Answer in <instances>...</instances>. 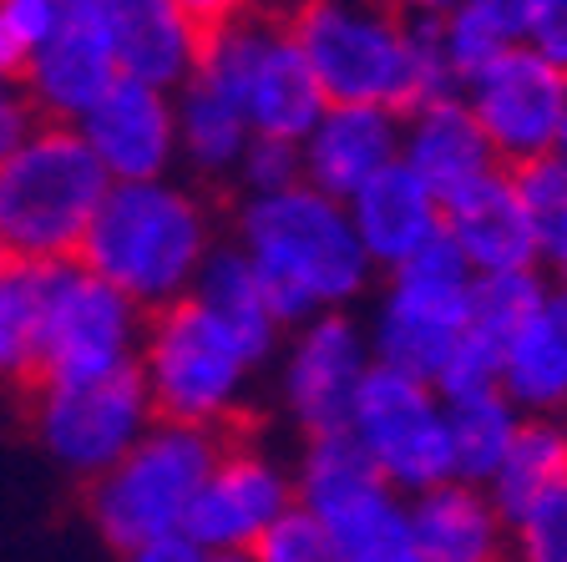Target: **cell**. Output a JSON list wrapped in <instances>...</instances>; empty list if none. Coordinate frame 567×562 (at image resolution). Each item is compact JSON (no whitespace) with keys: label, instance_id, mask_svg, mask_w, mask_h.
I'll use <instances>...</instances> for the list:
<instances>
[{"label":"cell","instance_id":"1","mask_svg":"<svg viewBox=\"0 0 567 562\" xmlns=\"http://www.w3.org/2000/svg\"><path fill=\"white\" fill-rule=\"evenodd\" d=\"M238 254L254 264L279 325L340 315V305H350L375 269L344 203L309 183L274 198H248L238 213Z\"/></svg>","mask_w":567,"mask_h":562},{"label":"cell","instance_id":"2","mask_svg":"<svg viewBox=\"0 0 567 562\" xmlns=\"http://www.w3.org/2000/svg\"><path fill=\"white\" fill-rule=\"evenodd\" d=\"M208 254V213L163 177V183L106 187L76 264L127 294L137 309H167L193 294Z\"/></svg>","mask_w":567,"mask_h":562},{"label":"cell","instance_id":"3","mask_svg":"<svg viewBox=\"0 0 567 562\" xmlns=\"http://www.w3.org/2000/svg\"><path fill=\"white\" fill-rule=\"evenodd\" d=\"M198 82L228 96L244 112L254 137L295 142V147L330 106L289 21H269V16L238 11V6H208Z\"/></svg>","mask_w":567,"mask_h":562},{"label":"cell","instance_id":"4","mask_svg":"<svg viewBox=\"0 0 567 562\" xmlns=\"http://www.w3.org/2000/svg\"><path fill=\"white\" fill-rule=\"evenodd\" d=\"M106 173L86 153L76 127L41 122L16 157L0 163V244L16 264H66L82 254Z\"/></svg>","mask_w":567,"mask_h":562},{"label":"cell","instance_id":"5","mask_svg":"<svg viewBox=\"0 0 567 562\" xmlns=\"http://www.w3.org/2000/svg\"><path fill=\"white\" fill-rule=\"evenodd\" d=\"M324 102L334 106H380L411 117L421 106V82L411 67L401 11L319 0L289 21Z\"/></svg>","mask_w":567,"mask_h":562},{"label":"cell","instance_id":"6","mask_svg":"<svg viewBox=\"0 0 567 562\" xmlns=\"http://www.w3.org/2000/svg\"><path fill=\"white\" fill-rule=\"evenodd\" d=\"M218 457H224L218 431L157 421L92 487V517L102 528V538L122 552L157 538H177L188 528V512L198 502L208 471L218 467Z\"/></svg>","mask_w":567,"mask_h":562},{"label":"cell","instance_id":"7","mask_svg":"<svg viewBox=\"0 0 567 562\" xmlns=\"http://www.w3.org/2000/svg\"><path fill=\"white\" fill-rule=\"evenodd\" d=\"M137 375L163 426L218 431V421L238 410L248 360L208 309L177 299L147 319Z\"/></svg>","mask_w":567,"mask_h":562},{"label":"cell","instance_id":"8","mask_svg":"<svg viewBox=\"0 0 567 562\" xmlns=\"http://www.w3.org/2000/svg\"><path fill=\"white\" fill-rule=\"evenodd\" d=\"M295 492L299 507L319 517L334 562H421L405 497L375 477L350 431L309 436Z\"/></svg>","mask_w":567,"mask_h":562},{"label":"cell","instance_id":"9","mask_svg":"<svg viewBox=\"0 0 567 562\" xmlns=\"http://www.w3.org/2000/svg\"><path fill=\"white\" fill-rule=\"evenodd\" d=\"M472 284L476 274L461 264L446 234L431 248H421L411 264H401L390 274V294L380 305L375 335H370L375 365L436 386L466 335V319H472Z\"/></svg>","mask_w":567,"mask_h":562},{"label":"cell","instance_id":"10","mask_svg":"<svg viewBox=\"0 0 567 562\" xmlns=\"http://www.w3.org/2000/svg\"><path fill=\"white\" fill-rule=\"evenodd\" d=\"M142 335H147V319L127 294L102 284L76 258L51 264L35 380L41 386H92V380L137 370Z\"/></svg>","mask_w":567,"mask_h":562},{"label":"cell","instance_id":"11","mask_svg":"<svg viewBox=\"0 0 567 562\" xmlns=\"http://www.w3.org/2000/svg\"><path fill=\"white\" fill-rule=\"evenodd\" d=\"M344 431L354 436V446L365 451V461L390 492L421 497L441 481H451L446 400L425 380L370 365Z\"/></svg>","mask_w":567,"mask_h":562},{"label":"cell","instance_id":"12","mask_svg":"<svg viewBox=\"0 0 567 562\" xmlns=\"http://www.w3.org/2000/svg\"><path fill=\"white\" fill-rule=\"evenodd\" d=\"M157 426L147 386L137 370H122L92 386H41L35 431L61 467L102 481L132 446Z\"/></svg>","mask_w":567,"mask_h":562},{"label":"cell","instance_id":"13","mask_svg":"<svg viewBox=\"0 0 567 562\" xmlns=\"http://www.w3.org/2000/svg\"><path fill=\"white\" fill-rule=\"evenodd\" d=\"M466 86V112L476 117L496 163L527 167L537 157H553V142L567 117V76L537 61L527 47L507 51L486 71H476Z\"/></svg>","mask_w":567,"mask_h":562},{"label":"cell","instance_id":"14","mask_svg":"<svg viewBox=\"0 0 567 562\" xmlns=\"http://www.w3.org/2000/svg\"><path fill=\"white\" fill-rule=\"evenodd\" d=\"M117 82L122 76L102 25V0H66V25L41 51H31L21 71L25 102L51 127H76Z\"/></svg>","mask_w":567,"mask_h":562},{"label":"cell","instance_id":"15","mask_svg":"<svg viewBox=\"0 0 567 562\" xmlns=\"http://www.w3.org/2000/svg\"><path fill=\"white\" fill-rule=\"evenodd\" d=\"M370 365H375L370 340L350 315L305 319L289 345V365H284V400L295 410V421L309 436L344 431Z\"/></svg>","mask_w":567,"mask_h":562},{"label":"cell","instance_id":"16","mask_svg":"<svg viewBox=\"0 0 567 562\" xmlns=\"http://www.w3.org/2000/svg\"><path fill=\"white\" fill-rule=\"evenodd\" d=\"M295 502L299 492L295 481L284 477V467H274L259 451L224 446V457L208 471L198 502H193L183 538L203 552H248Z\"/></svg>","mask_w":567,"mask_h":562},{"label":"cell","instance_id":"17","mask_svg":"<svg viewBox=\"0 0 567 562\" xmlns=\"http://www.w3.org/2000/svg\"><path fill=\"white\" fill-rule=\"evenodd\" d=\"M203 21L208 6H188V0H102L117 76L153 92H173V86L183 92L198 76Z\"/></svg>","mask_w":567,"mask_h":562},{"label":"cell","instance_id":"18","mask_svg":"<svg viewBox=\"0 0 567 562\" xmlns=\"http://www.w3.org/2000/svg\"><path fill=\"white\" fill-rule=\"evenodd\" d=\"M76 137L106 173V183H163L177 157V117L167 92L117 82L76 122Z\"/></svg>","mask_w":567,"mask_h":562},{"label":"cell","instance_id":"19","mask_svg":"<svg viewBox=\"0 0 567 562\" xmlns=\"http://www.w3.org/2000/svg\"><path fill=\"white\" fill-rule=\"evenodd\" d=\"M305 183L334 203H350L365 183L401 163V117L380 106H324L299 142Z\"/></svg>","mask_w":567,"mask_h":562},{"label":"cell","instance_id":"20","mask_svg":"<svg viewBox=\"0 0 567 562\" xmlns=\"http://www.w3.org/2000/svg\"><path fill=\"white\" fill-rule=\"evenodd\" d=\"M446 244L476 279L537 269V228H532V213L512 173L496 167L492 177L446 203Z\"/></svg>","mask_w":567,"mask_h":562},{"label":"cell","instance_id":"21","mask_svg":"<svg viewBox=\"0 0 567 562\" xmlns=\"http://www.w3.org/2000/svg\"><path fill=\"white\" fill-rule=\"evenodd\" d=\"M354 223V238L365 248L370 264H385V269H401L411 264L421 248H431L446 234V208L421 177L405 163L385 167L375 183H365L344 203Z\"/></svg>","mask_w":567,"mask_h":562},{"label":"cell","instance_id":"22","mask_svg":"<svg viewBox=\"0 0 567 562\" xmlns=\"http://www.w3.org/2000/svg\"><path fill=\"white\" fill-rule=\"evenodd\" d=\"M401 163L436 193L441 208L502 167L461 96H441L401 117Z\"/></svg>","mask_w":567,"mask_h":562},{"label":"cell","instance_id":"23","mask_svg":"<svg viewBox=\"0 0 567 562\" xmlns=\"http://www.w3.org/2000/svg\"><path fill=\"white\" fill-rule=\"evenodd\" d=\"M421 562H496L507 548V517L496 512L486 487L441 481L405 502Z\"/></svg>","mask_w":567,"mask_h":562},{"label":"cell","instance_id":"24","mask_svg":"<svg viewBox=\"0 0 567 562\" xmlns=\"http://www.w3.org/2000/svg\"><path fill=\"white\" fill-rule=\"evenodd\" d=\"M188 299L203 305L218 325L228 329V340L244 350L248 365H259L264 355L274 350V340H279V329H284L279 319H274L269 294H264L254 264H248L238 248H213Z\"/></svg>","mask_w":567,"mask_h":562},{"label":"cell","instance_id":"25","mask_svg":"<svg viewBox=\"0 0 567 562\" xmlns=\"http://www.w3.org/2000/svg\"><path fill=\"white\" fill-rule=\"evenodd\" d=\"M496 390L522 416H553L557 406H567V325L547 305L502 345Z\"/></svg>","mask_w":567,"mask_h":562},{"label":"cell","instance_id":"26","mask_svg":"<svg viewBox=\"0 0 567 562\" xmlns=\"http://www.w3.org/2000/svg\"><path fill=\"white\" fill-rule=\"evenodd\" d=\"M522 416L502 390H472V396L446 400V436H451V481L466 487H486L502 467V457L512 451L522 431Z\"/></svg>","mask_w":567,"mask_h":562},{"label":"cell","instance_id":"27","mask_svg":"<svg viewBox=\"0 0 567 562\" xmlns=\"http://www.w3.org/2000/svg\"><path fill=\"white\" fill-rule=\"evenodd\" d=\"M563 481H567V431L553 416H527L512 451L496 467V477L486 481V497L512 522V517H522L532 502H543Z\"/></svg>","mask_w":567,"mask_h":562},{"label":"cell","instance_id":"28","mask_svg":"<svg viewBox=\"0 0 567 562\" xmlns=\"http://www.w3.org/2000/svg\"><path fill=\"white\" fill-rule=\"evenodd\" d=\"M177 117V153L188 157L198 173H228V167L244 163V147L254 142L244 112H238L228 96H218L213 86H203L193 76L173 102Z\"/></svg>","mask_w":567,"mask_h":562},{"label":"cell","instance_id":"29","mask_svg":"<svg viewBox=\"0 0 567 562\" xmlns=\"http://www.w3.org/2000/svg\"><path fill=\"white\" fill-rule=\"evenodd\" d=\"M522 25H527V0H461V6H441V35H446L456 86L472 82L476 71H486L507 51H517Z\"/></svg>","mask_w":567,"mask_h":562},{"label":"cell","instance_id":"30","mask_svg":"<svg viewBox=\"0 0 567 562\" xmlns=\"http://www.w3.org/2000/svg\"><path fill=\"white\" fill-rule=\"evenodd\" d=\"M47 289H51V264H11L0 274V375L35 380Z\"/></svg>","mask_w":567,"mask_h":562},{"label":"cell","instance_id":"31","mask_svg":"<svg viewBox=\"0 0 567 562\" xmlns=\"http://www.w3.org/2000/svg\"><path fill=\"white\" fill-rule=\"evenodd\" d=\"M512 183L537 228V269L547 264L557 279H567V167L557 157H537L527 167H512Z\"/></svg>","mask_w":567,"mask_h":562},{"label":"cell","instance_id":"32","mask_svg":"<svg viewBox=\"0 0 567 562\" xmlns=\"http://www.w3.org/2000/svg\"><path fill=\"white\" fill-rule=\"evenodd\" d=\"M543 305H547V284H543V274L537 269L532 274H496V279H476L472 284V319H466V329H472L482 345H492V350L502 355V345H507Z\"/></svg>","mask_w":567,"mask_h":562},{"label":"cell","instance_id":"33","mask_svg":"<svg viewBox=\"0 0 567 562\" xmlns=\"http://www.w3.org/2000/svg\"><path fill=\"white\" fill-rule=\"evenodd\" d=\"M401 25H405V47H411L415 82H421V106L441 102V96H456V71H451L446 35H441V6L401 11Z\"/></svg>","mask_w":567,"mask_h":562},{"label":"cell","instance_id":"34","mask_svg":"<svg viewBox=\"0 0 567 562\" xmlns=\"http://www.w3.org/2000/svg\"><path fill=\"white\" fill-rule=\"evenodd\" d=\"M522 562H567V481L553 487L543 502H532L522 517H512Z\"/></svg>","mask_w":567,"mask_h":562},{"label":"cell","instance_id":"35","mask_svg":"<svg viewBox=\"0 0 567 562\" xmlns=\"http://www.w3.org/2000/svg\"><path fill=\"white\" fill-rule=\"evenodd\" d=\"M248 558L254 562H334V552H330L324 528H319V517L295 502L254 548H248Z\"/></svg>","mask_w":567,"mask_h":562},{"label":"cell","instance_id":"36","mask_svg":"<svg viewBox=\"0 0 567 562\" xmlns=\"http://www.w3.org/2000/svg\"><path fill=\"white\" fill-rule=\"evenodd\" d=\"M244 173L248 193L254 198H274V193H289V187L305 183V163H299V147L295 142H274V137H254L244 147Z\"/></svg>","mask_w":567,"mask_h":562},{"label":"cell","instance_id":"37","mask_svg":"<svg viewBox=\"0 0 567 562\" xmlns=\"http://www.w3.org/2000/svg\"><path fill=\"white\" fill-rule=\"evenodd\" d=\"M522 47L567 76V0H527Z\"/></svg>","mask_w":567,"mask_h":562},{"label":"cell","instance_id":"38","mask_svg":"<svg viewBox=\"0 0 567 562\" xmlns=\"http://www.w3.org/2000/svg\"><path fill=\"white\" fill-rule=\"evenodd\" d=\"M0 21L16 35V47L31 57L66 25V0H0Z\"/></svg>","mask_w":567,"mask_h":562},{"label":"cell","instance_id":"39","mask_svg":"<svg viewBox=\"0 0 567 562\" xmlns=\"http://www.w3.org/2000/svg\"><path fill=\"white\" fill-rule=\"evenodd\" d=\"M35 127H41V117H35V106L25 102L21 86L6 82V86H0V163L21 153L25 142L35 137Z\"/></svg>","mask_w":567,"mask_h":562},{"label":"cell","instance_id":"40","mask_svg":"<svg viewBox=\"0 0 567 562\" xmlns=\"http://www.w3.org/2000/svg\"><path fill=\"white\" fill-rule=\"evenodd\" d=\"M208 552L203 548H193L183 532L177 538H157V542H142V548H132L127 552V562H203Z\"/></svg>","mask_w":567,"mask_h":562},{"label":"cell","instance_id":"41","mask_svg":"<svg viewBox=\"0 0 567 562\" xmlns=\"http://www.w3.org/2000/svg\"><path fill=\"white\" fill-rule=\"evenodd\" d=\"M21 71H25V51L16 47V35L0 21V82H21Z\"/></svg>","mask_w":567,"mask_h":562},{"label":"cell","instance_id":"42","mask_svg":"<svg viewBox=\"0 0 567 562\" xmlns=\"http://www.w3.org/2000/svg\"><path fill=\"white\" fill-rule=\"evenodd\" d=\"M553 157L567 167V117H563V132H557V142H553Z\"/></svg>","mask_w":567,"mask_h":562},{"label":"cell","instance_id":"43","mask_svg":"<svg viewBox=\"0 0 567 562\" xmlns=\"http://www.w3.org/2000/svg\"><path fill=\"white\" fill-rule=\"evenodd\" d=\"M203 562H254V558H248V552H208Z\"/></svg>","mask_w":567,"mask_h":562},{"label":"cell","instance_id":"44","mask_svg":"<svg viewBox=\"0 0 567 562\" xmlns=\"http://www.w3.org/2000/svg\"><path fill=\"white\" fill-rule=\"evenodd\" d=\"M11 264H16V258H11V254H6V244H0V274L11 269Z\"/></svg>","mask_w":567,"mask_h":562}]
</instances>
